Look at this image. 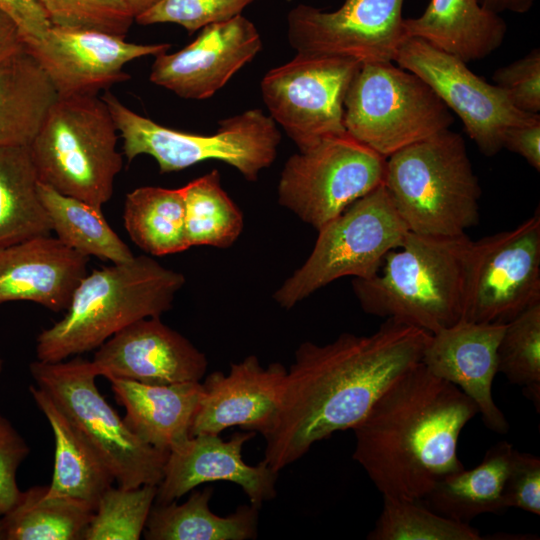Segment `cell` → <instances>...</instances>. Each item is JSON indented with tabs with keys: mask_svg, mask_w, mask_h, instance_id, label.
I'll return each instance as SVG.
<instances>
[{
	"mask_svg": "<svg viewBox=\"0 0 540 540\" xmlns=\"http://www.w3.org/2000/svg\"><path fill=\"white\" fill-rule=\"evenodd\" d=\"M430 333L386 319L372 334L303 342L287 370L264 459L279 472L337 431L353 429L381 394L421 362Z\"/></svg>",
	"mask_w": 540,
	"mask_h": 540,
	"instance_id": "obj_1",
	"label": "cell"
},
{
	"mask_svg": "<svg viewBox=\"0 0 540 540\" xmlns=\"http://www.w3.org/2000/svg\"><path fill=\"white\" fill-rule=\"evenodd\" d=\"M115 400L126 410L129 429L150 446L170 452L191 437L203 387L201 382L148 385L107 378Z\"/></svg>",
	"mask_w": 540,
	"mask_h": 540,
	"instance_id": "obj_23",
	"label": "cell"
},
{
	"mask_svg": "<svg viewBox=\"0 0 540 540\" xmlns=\"http://www.w3.org/2000/svg\"><path fill=\"white\" fill-rule=\"evenodd\" d=\"M38 183L29 146H0V247L50 235Z\"/></svg>",
	"mask_w": 540,
	"mask_h": 540,
	"instance_id": "obj_29",
	"label": "cell"
},
{
	"mask_svg": "<svg viewBox=\"0 0 540 540\" xmlns=\"http://www.w3.org/2000/svg\"><path fill=\"white\" fill-rule=\"evenodd\" d=\"M384 185L410 232L459 236L479 223V180L450 129L387 157Z\"/></svg>",
	"mask_w": 540,
	"mask_h": 540,
	"instance_id": "obj_5",
	"label": "cell"
},
{
	"mask_svg": "<svg viewBox=\"0 0 540 540\" xmlns=\"http://www.w3.org/2000/svg\"><path fill=\"white\" fill-rule=\"evenodd\" d=\"M506 324L460 319L430 335L421 363L474 401L485 425L505 434L509 423L492 397L498 373L497 349Z\"/></svg>",
	"mask_w": 540,
	"mask_h": 540,
	"instance_id": "obj_21",
	"label": "cell"
},
{
	"mask_svg": "<svg viewBox=\"0 0 540 540\" xmlns=\"http://www.w3.org/2000/svg\"><path fill=\"white\" fill-rule=\"evenodd\" d=\"M36 386L45 390L97 449L118 486L158 485L168 452L143 442L99 392L92 361L78 355L29 366Z\"/></svg>",
	"mask_w": 540,
	"mask_h": 540,
	"instance_id": "obj_10",
	"label": "cell"
},
{
	"mask_svg": "<svg viewBox=\"0 0 540 540\" xmlns=\"http://www.w3.org/2000/svg\"><path fill=\"white\" fill-rule=\"evenodd\" d=\"M538 303L539 208L513 229L471 241L462 319L507 324Z\"/></svg>",
	"mask_w": 540,
	"mask_h": 540,
	"instance_id": "obj_12",
	"label": "cell"
},
{
	"mask_svg": "<svg viewBox=\"0 0 540 540\" xmlns=\"http://www.w3.org/2000/svg\"><path fill=\"white\" fill-rule=\"evenodd\" d=\"M184 283L183 274L148 255L87 273L64 317L37 336V360L58 362L92 351L126 326L160 317Z\"/></svg>",
	"mask_w": 540,
	"mask_h": 540,
	"instance_id": "obj_4",
	"label": "cell"
},
{
	"mask_svg": "<svg viewBox=\"0 0 540 540\" xmlns=\"http://www.w3.org/2000/svg\"><path fill=\"white\" fill-rule=\"evenodd\" d=\"M256 435L244 430L228 440L219 434L191 436L171 450L157 485L155 503L176 501L197 486L215 481L239 485L250 504L258 509L276 496L278 473L265 461L253 466L244 462L242 449Z\"/></svg>",
	"mask_w": 540,
	"mask_h": 540,
	"instance_id": "obj_19",
	"label": "cell"
},
{
	"mask_svg": "<svg viewBox=\"0 0 540 540\" xmlns=\"http://www.w3.org/2000/svg\"><path fill=\"white\" fill-rule=\"evenodd\" d=\"M38 193L52 231L63 244L85 256H95L113 264L134 257L128 245L108 224L101 208L63 195L41 182Z\"/></svg>",
	"mask_w": 540,
	"mask_h": 540,
	"instance_id": "obj_31",
	"label": "cell"
},
{
	"mask_svg": "<svg viewBox=\"0 0 540 540\" xmlns=\"http://www.w3.org/2000/svg\"><path fill=\"white\" fill-rule=\"evenodd\" d=\"M386 158L347 132L329 136L286 161L280 205L317 231L384 184Z\"/></svg>",
	"mask_w": 540,
	"mask_h": 540,
	"instance_id": "obj_11",
	"label": "cell"
},
{
	"mask_svg": "<svg viewBox=\"0 0 540 540\" xmlns=\"http://www.w3.org/2000/svg\"><path fill=\"white\" fill-rule=\"evenodd\" d=\"M513 450L508 441L496 443L477 466L446 475L422 500L433 511L463 523L505 511L503 489Z\"/></svg>",
	"mask_w": 540,
	"mask_h": 540,
	"instance_id": "obj_26",
	"label": "cell"
},
{
	"mask_svg": "<svg viewBox=\"0 0 540 540\" xmlns=\"http://www.w3.org/2000/svg\"><path fill=\"white\" fill-rule=\"evenodd\" d=\"M181 191L190 247L227 248L238 239L244 226L243 215L222 188L218 170L190 181Z\"/></svg>",
	"mask_w": 540,
	"mask_h": 540,
	"instance_id": "obj_33",
	"label": "cell"
},
{
	"mask_svg": "<svg viewBox=\"0 0 540 540\" xmlns=\"http://www.w3.org/2000/svg\"><path fill=\"white\" fill-rule=\"evenodd\" d=\"M2 370H3V359L0 355V373L2 372Z\"/></svg>",
	"mask_w": 540,
	"mask_h": 540,
	"instance_id": "obj_48",
	"label": "cell"
},
{
	"mask_svg": "<svg viewBox=\"0 0 540 540\" xmlns=\"http://www.w3.org/2000/svg\"><path fill=\"white\" fill-rule=\"evenodd\" d=\"M503 148L523 157L536 171H540V119L509 128Z\"/></svg>",
	"mask_w": 540,
	"mask_h": 540,
	"instance_id": "obj_43",
	"label": "cell"
},
{
	"mask_svg": "<svg viewBox=\"0 0 540 540\" xmlns=\"http://www.w3.org/2000/svg\"><path fill=\"white\" fill-rule=\"evenodd\" d=\"M131 13L134 16L140 15L151 6H153L158 0H123Z\"/></svg>",
	"mask_w": 540,
	"mask_h": 540,
	"instance_id": "obj_46",
	"label": "cell"
},
{
	"mask_svg": "<svg viewBox=\"0 0 540 540\" xmlns=\"http://www.w3.org/2000/svg\"><path fill=\"white\" fill-rule=\"evenodd\" d=\"M403 4L404 0H344L334 11L299 4L287 17L288 39L300 53L361 64L392 62L407 38Z\"/></svg>",
	"mask_w": 540,
	"mask_h": 540,
	"instance_id": "obj_15",
	"label": "cell"
},
{
	"mask_svg": "<svg viewBox=\"0 0 540 540\" xmlns=\"http://www.w3.org/2000/svg\"><path fill=\"white\" fill-rule=\"evenodd\" d=\"M89 257L57 237L39 236L0 247V304L30 301L66 311Z\"/></svg>",
	"mask_w": 540,
	"mask_h": 540,
	"instance_id": "obj_22",
	"label": "cell"
},
{
	"mask_svg": "<svg viewBox=\"0 0 540 540\" xmlns=\"http://www.w3.org/2000/svg\"><path fill=\"white\" fill-rule=\"evenodd\" d=\"M476 414L473 400L420 362L352 429V457L383 497L422 500L437 481L464 468L458 441Z\"/></svg>",
	"mask_w": 540,
	"mask_h": 540,
	"instance_id": "obj_2",
	"label": "cell"
},
{
	"mask_svg": "<svg viewBox=\"0 0 540 540\" xmlns=\"http://www.w3.org/2000/svg\"><path fill=\"white\" fill-rule=\"evenodd\" d=\"M120 137L123 154L130 162L147 154L160 173L180 171L206 160H218L237 169L248 181L271 166L281 134L274 120L260 109H250L220 122L216 132L201 135L160 125L126 107L110 91L101 97Z\"/></svg>",
	"mask_w": 540,
	"mask_h": 540,
	"instance_id": "obj_7",
	"label": "cell"
},
{
	"mask_svg": "<svg viewBox=\"0 0 540 540\" xmlns=\"http://www.w3.org/2000/svg\"><path fill=\"white\" fill-rule=\"evenodd\" d=\"M485 9L494 13L512 12L523 14L528 12L536 0H477Z\"/></svg>",
	"mask_w": 540,
	"mask_h": 540,
	"instance_id": "obj_45",
	"label": "cell"
},
{
	"mask_svg": "<svg viewBox=\"0 0 540 540\" xmlns=\"http://www.w3.org/2000/svg\"><path fill=\"white\" fill-rule=\"evenodd\" d=\"M123 221L130 239L145 253L164 256L190 248L181 188L139 187L127 193Z\"/></svg>",
	"mask_w": 540,
	"mask_h": 540,
	"instance_id": "obj_30",
	"label": "cell"
},
{
	"mask_svg": "<svg viewBox=\"0 0 540 540\" xmlns=\"http://www.w3.org/2000/svg\"><path fill=\"white\" fill-rule=\"evenodd\" d=\"M471 239L408 232L373 277L352 280L364 312L430 334L462 319Z\"/></svg>",
	"mask_w": 540,
	"mask_h": 540,
	"instance_id": "obj_3",
	"label": "cell"
},
{
	"mask_svg": "<svg viewBox=\"0 0 540 540\" xmlns=\"http://www.w3.org/2000/svg\"><path fill=\"white\" fill-rule=\"evenodd\" d=\"M360 66L349 58L297 52L265 74L260 87L270 117L299 151L346 132L344 100Z\"/></svg>",
	"mask_w": 540,
	"mask_h": 540,
	"instance_id": "obj_13",
	"label": "cell"
},
{
	"mask_svg": "<svg viewBox=\"0 0 540 540\" xmlns=\"http://www.w3.org/2000/svg\"><path fill=\"white\" fill-rule=\"evenodd\" d=\"M169 43L137 44L101 31L51 26L42 40L26 45L58 97L97 95L131 78L124 66L167 52Z\"/></svg>",
	"mask_w": 540,
	"mask_h": 540,
	"instance_id": "obj_16",
	"label": "cell"
},
{
	"mask_svg": "<svg viewBox=\"0 0 540 540\" xmlns=\"http://www.w3.org/2000/svg\"><path fill=\"white\" fill-rule=\"evenodd\" d=\"M0 540H6L5 538V530L3 526L2 516H0Z\"/></svg>",
	"mask_w": 540,
	"mask_h": 540,
	"instance_id": "obj_47",
	"label": "cell"
},
{
	"mask_svg": "<svg viewBox=\"0 0 540 540\" xmlns=\"http://www.w3.org/2000/svg\"><path fill=\"white\" fill-rule=\"evenodd\" d=\"M0 9L16 22L25 45L42 40L51 27L38 0H0Z\"/></svg>",
	"mask_w": 540,
	"mask_h": 540,
	"instance_id": "obj_42",
	"label": "cell"
},
{
	"mask_svg": "<svg viewBox=\"0 0 540 540\" xmlns=\"http://www.w3.org/2000/svg\"><path fill=\"white\" fill-rule=\"evenodd\" d=\"M262 48L255 25L243 15L203 27L175 53L155 56L149 79L184 99L212 97Z\"/></svg>",
	"mask_w": 540,
	"mask_h": 540,
	"instance_id": "obj_17",
	"label": "cell"
},
{
	"mask_svg": "<svg viewBox=\"0 0 540 540\" xmlns=\"http://www.w3.org/2000/svg\"><path fill=\"white\" fill-rule=\"evenodd\" d=\"M409 230L384 184L356 200L318 230L303 263L274 293L285 309L343 277L369 279Z\"/></svg>",
	"mask_w": 540,
	"mask_h": 540,
	"instance_id": "obj_8",
	"label": "cell"
},
{
	"mask_svg": "<svg viewBox=\"0 0 540 540\" xmlns=\"http://www.w3.org/2000/svg\"><path fill=\"white\" fill-rule=\"evenodd\" d=\"M394 62L420 77L436 93L487 157L503 149L509 128L540 119L539 114L514 107L501 88L473 73L467 63L419 38H406Z\"/></svg>",
	"mask_w": 540,
	"mask_h": 540,
	"instance_id": "obj_14",
	"label": "cell"
},
{
	"mask_svg": "<svg viewBox=\"0 0 540 540\" xmlns=\"http://www.w3.org/2000/svg\"><path fill=\"white\" fill-rule=\"evenodd\" d=\"M286 374L282 364L263 367L255 355L232 363L227 374H209L202 383L191 436L220 434L231 427L264 436L279 411Z\"/></svg>",
	"mask_w": 540,
	"mask_h": 540,
	"instance_id": "obj_20",
	"label": "cell"
},
{
	"mask_svg": "<svg viewBox=\"0 0 540 540\" xmlns=\"http://www.w3.org/2000/svg\"><path fill=\"white\" fill-rule=\"evenodd\" d=\"M503 502L507 508L540 514V459L536 455L512 452L504 483Z\"/></svg>",
	"mask_w": 540,
	"mask_h": 540,
	"instance_id": "obj_40",
	"label": "cell"
},
{
	"mask_svg": "<svg viewBox=\"0 0 540 540\" xmlns=\"http://www.w3.org/2000/svg\"><path fill=\"white\" fill-rule=\"evenodd\" d=\"M24 51L26 45L18 25L0 9V65Z\"/></svg>",
	"mask_w": 540,
	"mask_h": 540,
	"instance_id": "obj_44",
	"label": "cell"
},
{
	"mask_svg": "<svg viewBox=\"0 0 540 540\" xmlns=\"http://www.w3.org/2000/svg\"><path fill=\"white\" fill-rule=\"evenodd\" d=\"M117 132L97 95L57 97L29 145L39 182L102 208L123 167Z\"/></svg>",
	"mask_w": 540,
	"mask_h": 540,
	"instance_id": "obj_6",
	"label": "cell"
},
{
	"mask_svg": "<svg viewBox=\"0 0 540 540\" xmlns=\"http://www.w3.org/2000/svg\"><path fill=\"white\" fill-rule=\"evenodd\" d=\"M98 375L148 385L200 382L208 360L160 317L140 319L97 348L91 360Z\"/></svg>",
	"mask_w": 540,
	"mask_h": 540,
	"instance_id": "obj_18",
	"label": "cell"
},
{
	"mask_svg": "<svg viewBox=\"0 0 540 540\" xmlns=\"http://www.w3.org/2000/svg\"><path fill=\"white\" fill-rule=\"evenodd\" d=\"M157 485L109 487L101 496L83 540H138L155 503Z\"/></svg>",
	"mask_w": 540,
	"mask_h": 540,
	"instance_id": "obj_36",
	"label": "cell"
},
{
	"mask_svg": "<svg viewBox=\"0 0 540 540\" xmlns=\"http://www.w3.org/2000/svg\"><path fill=\"white\" fill-rule=\"evenodd\" d=\"M406 37H415L465 63L481 60L498 49L507 24L500 14L477 0H430L416 18H404Z\"/></svg>",
	"mask_w": 540,
	"mask_h": 540,
	"instance_id": "obj_25",
	"label": "cell"
},
{
	"mask_svg": "<svg viewBox=\"0 0 540 540\" xmlns=\"http://www.w3.org/2000/svg\"><path fill=\"white\" fill-rule=\"evenodd\" d=\"M494 84L501 88L518 110L528 114L540 111V50L495 70Z\"/></svg>",
	"mask_w": 540,
	"mask_h": 540,
	"instance_id": "obj_39",
	"label": "cell"
},
{
	"mask_svg": "<svg viewBox=\"0 0 540 540\" xmlns=\"http://www.w3.org/2000/svg\"><path fill=\"white\" fill-rule=\"evenodd\" d=\"M47 488L21 491L2 516L6 540H83L94 511L75 499L47 496Z\"/></svg>",
	"mask_w": 540,
	"mask_h": 540,
	"instance_id": "obj_32",
	"label": "cell"
},
{
	"mask_svg": "<svg viewBox=\"0 0 540 540\" xmlns=\"http://www.w3.org/2000/svg\"><path fill=\"white\" fill-rule=\"evenodd\" d=\"M51 26L124 37L134 19L123 0H38Z\"/></svg>",
	"mask_w": 540,
	"mask_h": 540,
	"instance_id": "obj_37",
	"label": "cell"
},
{
	"mask_svg": "<svg viewBox=\"0 0 540 540\" xmlns=\"http://www.w3.org/2000/svg\"><path fill=\"white\" fill-rule=\"evenodd\" d=\"M29 391L54 436V469L46 495L75 499L95 511L101 496L115 481L110 468L45 390L35 385Z\"/></svg>",
	"mask_w": 540,
	"mask_h": 540,
	"instance_id": "obj_24",
	"label": "cell"
},
{
	"mask_svg": "<svg viewBox=\"0 0 540 540\" xmlns=\"http://www.w3.org/2000/svg\"><path fill=\"white\" fill-rule=\"evenodd\" d=\"M29 452L24 438L0 413V516L14 506L21 494L16 473Z\"/></svg>",
	"mask_w": 540,
	"mask_h": 540,
	"instance_id": "obj_41",
	"label": "cell"
},
{
	"mask_svg": "<svg viewBox=\"0 0 540 540\" xmlns=\"http://www.w3.org/2000/svg\"><path fill=\"white\" fill-rule=\"evenodd\" d=\"M369 540H480L470 523L447 518L422 500L383 497V506Z\"/></svg>",
	"mask_w": 540,
	"mask_h": 540,
	"instance_id": "obj_34",
	"label": "cell"
},
{
	"mask_svg": "<svg viewBox=\"0 0 540 540\" xmlns=\"http://www.w3.org/2000/svg\"><path fill=\"white\" fill-rule=\"evenodd\" d=\"M498 372L524 389L540 407V303L524 310L505 325L498 349Z\"/></svg>",
	"mask_w": 540,
	"mask_h": 540,
	"instance_id": "obj_35",
	"label": "cell"
},
{
	"mask_svg": "<svg viewBox=\"0 0 540 540\" xmlns=\"http://www.w3.org/2000/svg\"><path fill=\"white\" fill-rule=\"evenodd\" d=\"M58 95L27 51L0 65V146H29Z\"/></svg>",
	"mask_w": 540,
	"mask_h": 540,
	"instance_id": "obj_28",
	"label": "cell"
},
{
	"mask_svg": "<svg viewBox=\"0 0 540 540\" xmlns=\"http://www.w3.org/2000/svg\"><path fill=\"white\" fill-rule=\"evenodd\" d=\"M453 121L420 77L392 62L361 64L344 100L346 132L385 158L449 129Z\"/></svg>",
	"mask_w": 540,
	"mask_h": 540,
	"instance_id": "obj_9",
	"label": "cell"
},
{
	"mask_svg": "<svg viewBox=\"0 0 540 540\" xmlns=\"http://www.w3.org/2000/svg\"><path fill=\"white\" fill-rule=\"evenodd\" d=\"M256 0H158L153 6L135 17L141 25L175 23L189 34L203 27L226 21Z\"/></svg>",
	"mask_w": 540,
	"mask_h": 540,
	"instance_id": "obj_38",
	"label": "cell"
},
{
	"mask_svg": "<svg viewBox=\"0 0 540 540\" xmlns=\"http://www.w3.org/2000/svg\"><path fill=\"white\" fill-rule=\"evenodd\" d=\"M213 488L192 490L188 499L177 504L154 503L143 536L146 540H248L258 532L259 509L241 505L221 517L210 510Z\"/></svg>",
	"mask_w": 540,
	"mask_h": 540,
	"instance_id": "obj_27",
	"label": "cell"
}]
</instances>
